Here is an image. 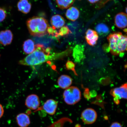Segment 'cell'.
<instances>
[{
    "label": "cell",
    "mask_w": 127,
    "mask_h": 127,
    "mask_svg": "<svg viewBox=\"0 0 127 127\" xmlns=\"http://www.w3.org/2000/svg\"><path fill=\"white\" fill-rule=\"evenodd\" d=\"M51 49L46 48L43 44L35 45V49L32 53L19 62V64L23 65L34 66L47 62L53 61L63 58L68 54L69 50L59 52L51 54Z\"/></svg>",
    "instance_id": "obj_1"
},
{
    "label": "cell",
    "mask_w": 127,
    "mask_h": 127,
    "mask_svg": "<svg viewBox=\"0 0 127 127\" xmlns=\"http://www.w3.org/2000/svg\"><path fill=\"white\" fill-rule=\"evenodd\" d=\"M27 25L30 34L32 36L41 37L47 34L49 24L47 20L43 17H32L27 20Z\"/></svg>",
    "instance_id": "obj_2"
},
{
    "label": "cell",
    "mask_w": 127,
    "mask_h": 127,
    "mask_svg": "<svg viewBox=\"0 0 127 127\" xmlns=\"http://www.w3.org/2000/svg\"><path fill=\"white\" fill-rule=\"evenodd\" d=\"M109 51L112 55H118L126 51L127 38L121 32H117L109 35L107 37Z\"/></svg>",
    "instance_id": "obj_3"
},
{
    "label": "cell",
    "mask_w": 127,
    "mask_h": 127,
    "mask_svg": "<svg viewBox=\"0 0 127 127\" xmlns=\"http://www.w3.org/2000/svg\"><path fill=\"white\" fill-rule=\"evenodd\" d=\"M80 90L77 87H69L64 92L63 97L66 104L72 105L75 104L80 101L81 99Z\"/></svg>",
    "instance_id": "obj_4"
},
{
    "label": "cell",
    "mask_w": 127,
    "mask_h": 127,
    "mask_svg": "<svg viewBox=\"0 0 127 127\" xmlns=\"http://www.w3.org/2000/svg\"><path fill=\"white\" fill-rule=\"evenodd\" d=\"M127 85L125 83L120 87L112 89L111 90L110 95L114 97V101L117 105L120 103L121 99H127Z\"/></svg>",
    "instance_id": "obj_5"
},
{
    "label": "cell",
    "mask_w": 127,
    "mask_h": 127,
    "mask_svg": "<svg viewBox=\"0 0 127 127\" xmlns=\"http://www.w3.org/2000/svg\"><path fill=\"white\" fill-rule=\"evenodd\" d=\"M97 116V114L94 109L88 108L82 112L81 118L85 124L90 125L95 123Z\"/></svg>",
    "instance_id": "obj_6"
},
{
    "label": "cell",
    "mask_w": 127,
    "mask_h": 127,
    "mask_svg": "<svg viewBox=\"0 0 127 127\" xmlns=\"http://www.w3.org/2000/svg\"><path fill=\"white\" fill-rule=\"evenodd\" d=\"M25 104L28 108L32 110H37L40 104L39 97L34 94L29 95L26 98Z\"/></svg>",
    "instance_id": "obj_7"
},
{
    "label": "cell",
    "mask_w": 127,
    "mask_h": 127,
    "mask_svg": "<svg viewBox=\"0 0 127 127\" xmlns=\"http://www.w3.org/2000/svg\"><path fill=\"white\" fill-rule=\"evenodd\" d=\"M58 104L57 101L53 99H49L44 103L42 107L39 109H43L49 115H53L56 112Z\"/></svg>",
    "instance_id": "obj_8"
},
{
    "label": "cell",
    "mask_w": 127,
    "mask_h": 127,
    "mask_svg": "<svg viewBox=\"0 0 127 127\" xmlns=\"http://www.w3.org/2000/svg\"><path fill=\"white\" fill-rule=\"evenodd\" d=\"M84 49L83 45L77 44L73 50V57L75 62L80 63L85 59Z\"/></svg>",
    "instance_id": "obj_9"
},
{
    "label": "cell",
    "mask_w": 127,
    "mask_h": 127,
    "mask_svg": "<svg viewBox=\"0 0 127 127\" xmlns=\"http://www.w3.org/2000/svg\"><path fill=\"white\" fill-rule=\"evenodd\" d=\"M13 35L9 30L0 32V43L4 46L10 44L12 42Z\"/></svg>",
    "instance_id": "obj_10"
},
{
    "label": "cell",
    "mask_w": 127,
    "mask_h": 127,
    "mask_svg": "<svg viewBox=\"0 0 127 127\" xmlns=\"http://www.w3.org/2000/svg\"><path fill=\"white\" fill-rule=\"evenodd\" d=\"M115 22L116 26L120 29H125L127 27V19L126 13H119L116 15Z\"/></svg>",
    "instance_id": "obj_11"
},
{
    "label": "cell",
    "mask_w": 127,
    "mask_h": 127,
    "mask_svg": "<svg viewBox=\"0 0 127 127\" xmlns=\"http://www.w3.org/2000/svg\"><path fill=\"white\" fill-rule=\"evenodd\" d=\"M99 35L96 31L89 29L86 33L85 39L89 45L94 46L96 44Z\"/></svg>",
    "instance_id": "obj_12"
},
{
    "label": "cell",
    "mask_w": 127,
    "mask_h": 127,
    "mask_svg": "<svg viewBox=\"0 0 127 127\" xmlns=\"http://www.w3.org/2000/svg\"><path fill=\"white\" fill-rule=\"evenodd\" d=\"M51 23L54 29H58L64 26L65 21L61 16L59 15H54L51 19Z\"/></svg>",
    "instance_id": "obj_13"
},
{
    "label": "cell",
    "mask_w": 127,
    "mask_h": 127,
    "mask_svg": "<svg viewBox=\"0 0 127 127\" xmlns=\"http://www.w3.org/2000/svg\"><path fill=\"white\" fill-rule=\"evenodd\" d=\"M16 120L17 124L20 127H28L31 123L29 116L24 113L17 115Z\"/></svg>",
    "instance_id": "obj_14"
},
{
    "label": "cell",
    "mask_w": 127,
    "mask_h": 127,
    "mask_svg": "<svg viewBox=\"0 0 127 127\" xmlns=\"http://www.w3.org/2000/svg\"><path fill=\"white\" fill-rule=\"evenodd\" d=\"M72 80L70 76L63 75L59 78L58 83L59 86L62 89H66L70 86L72 83Z\"/></svg>",
    "instance_id": "obj_15"
},
{
    "label": "cell",
    "mask_w": 127,
    "mask_h": 127,
    "mask_svg": "<svg viewBox=\"0 0 127 127\" xmlns=\"http://www.w3.org/2000/svg\"><path fill=\"white\" fill-rule=\"evenodd\" d=\"M79 11L77 8L71 7L66 10L65 15L68 19L74 21L79 18Z\"/></svg>",
    "instance_id": "obj_16"
},
{
    "label": "cell",
    "mask_w": 127,
    "mask_h": 127,
    "mask_svg": "<svg viewBox=\"0 0 127 127\" xmlns=\"http://www.w3.org/2000/svg\"><path fill=\"white\" fill-rule=\"evenodd\" d=\"M17 8L20 11L27 14L31 10V5L28 0H20L17 4Z\"/></svg>",
    "instance_id": "obj_17"
},
{
    "label": "cell",
    "mask_w": 127,
    "mask_h": 127,
    "mask_svg": "<svg viewBox=\"0 0 127 127\" xmlns=\"http://www.w3.org/2000/svg\"><path fill=\"white\" fill-rule=\"evenodd\" d=\"M35 45L33 40L28 39L25 41L23 45V51L27 54L32 53L35 49Z\"/></svg>",
    "instance_id": "obj_18"
},
{
    "label": "cell",
    "mask_w": 127,
    "mask_h": 127,
    "mask_svg": "<svg viewBox=\"0 0 127 127\" xmlns=\"http://www.w3.org/2000/svg\"><path fill=\"white\" fill-rule=\"evenodd\" d=\"M96 32L100 36H104L107 35L109 32L108 27L105 24L100 23L96 25Z\"/></svg>",
    "instance_id": "obj_19"
},
{
    "label": "cell",
    "mask_w": 127,
    "mask_h": 127,
    "mask_svg": "<svg viewBox=\"0 0 127 127\" xmlns=\"http://www.w3.org/2000/svg\"><path fill=\"white\" fill-rule=\"evenodd\" d=\"M75 0H56L57 5L60 8H68L73 4Z\"/></svg>",
    "instance_id": "obj_20"
},
{
    "label": "cell",
    "mask_w": 127,
    "mask_h": 127,
    "mask_svg": "<svg viewBox=\"0 0 127 127\" xmlns=\"http://www.w3.org/2000/svg\"><path fill=\"white\" fill-rule=\"evenodd\" d=\"M66 69L68 70L73 71L76 75H78L75 69V64L73 62L70 61H67L66 63Z\"/></svg>",
    "instance_id": "obj_21"
},
{
    "label": "cell",
    "mask_w": 127,
    "mask_h": 127,
    "mask_svg": "<svg viewBox=\"0 0 127 127\" xmlns=\"http://www.w3.org/2000/svg\"><path fill=\"white\" fill-rule=\"evenodd\" d=\"M70 31L67 27L64 26L60 28L58 34V37L60 36H63L69 34Z\"/></svg>",
    "instance_id": "obj_22"
},
{
    "label": "cell",
    "mask_w": 127,
    "mask_h": 127,
    "mask_svg": "<svg viewBox=\"0 0 127 127\" xmlns=\"http://www.w3.org/2000/svg\"><path fill=\"white\" fill-rule=\"evenodd\" d=\"M47 32L50 35H51L55 37H58V32L56 30L54 29L52 27H49L48 28Z\"/></svg>",
    "instance_id": "obj_23"
},
{
    "label": "cell",
    "mask_w": 127,
    "mask_h": 127,
    "mask_svg": "<svg viewBox=\"0 0 127 127\" xmlns=\"http://www.w3.org/2000/svg\"><path fill=\"white\" fill-rule=\"evenodd\" d=\"M7 17V13L5 10L0 7V23L3 21Z\"/></svg>",
    "instance_id": "obj_24"
},
{
    "label": "cell",
    "mask_w": 127,
    "mask_h": 127,
    "mask_svg": "<svg viewBox=\"0 0 127 127\" xmlns=\"http://www.w3.org/2000/svg\"><path fill=\"white\" fill-rule=\"evenodd\" d=\"M89 90L88 88L85 89V91L84 93V97L85 99L89 100L91 99L90 96Z\"/></svg>",
    "instance_id": "obj_25"
},
{
    "label": "cell",
    "mask_w": 127,
    "mask_h": 127,
    "mask_svg": "<svg viewBox=\"0 0 127 127\" xmlns=\"http://www.w3.org/2000/svg\"><path fill=\"white\" fill-rule=\"evenodd\" d=\"M110 127H123V126L118 122H114L111 124Z\"/></svg>",
    "instance_id": "obj_26"
},
{
    "label": "cell",
    "mask_w": 127,
    "mask_h": 127,
    "mask_svg": "<svg viewBox=\"0 0 127 127\" xmlns=\"http://www.w3.org/2000/svg\"><path fill=\"white\" fill-rule=\"evenodd\" d=\"M90 95L91 98L95 97L96 96L97 93L95 90H92L90 92Z\"/></svg>",
    "instance_id": "obj_27"
},
{
    "label": "cell",
    "mask_w": 127,
    "mask_h": 127,
    "mask_svg": "<svg viewBox=\"0 0 127 127\" xmlns=\"http://www.w3.org/2000/svg\"><path fill=\"white\" fill-rule=\"evenodd\" d=\"M4 113V109L2 106L0 104V119L2 117Z\"/></svg>",
    "instance_id": "obj_28"
},
{
    "label": "cell",
    "mask_w": 127,
    "mask_h": 127,
    "mask_svg": "<svg viewBox=\"0 0 127 127\" xmlns=\"http://www.w3.org/2000/svg\"><path fill=\"white\" fill-rule=\"evenodd\" d=\"M88 1L91 3H95L98 2L99 0H88Z\"/></svg>",
    "instance_id": "obj_29"
},
{
    "label": "cell",
    "mask_w": 127,
    "mask_h": 127,
    "mask_svg": "<svg viewBox=\"0 0 127 127\" xmlns=\"http://www.w3.org/2000/svg\"></svg>",
    "instance_id": "obj_30"
}]
</instances>
